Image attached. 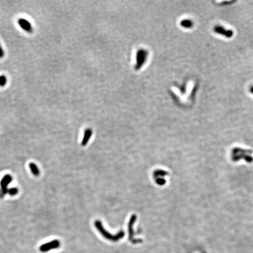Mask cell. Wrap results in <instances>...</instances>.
I'll list each match as a JSON object with an SVG mask.
<instances>
[{"mask_svg":"<svg viewBox=\"0 0 253 253\" xmlns=\"http://www.w3.org/2000/svg\"><path fill=\"white\" fill-rule=\"evenodd\" d=\"M155 181H156L158 185H164L165 183V182H166L165 179H164V178L157 179H155Z\"/></svg>","mask_w":253,"mask_h":253,"instance_id":"obj_14","label":"cell"},{"mask_svg":"<svg viewBox=\"0 0 253 253\" xmlns=\"http://www.w3.org/2000/svg\"><path fill=\"white\" fill-rule=\"evenodd\" d=\"M213 30L216 33L224 36L228 38H231L234 35V32L233 31L230 30H226L224 27L220 25H217L214 27Z\"/></svg>","mask_w":253,"mask_h":253,"instance_id":"obj_4","label":"cell"},{"mask_svg":"<svg viewBox=\"0 0 253 253\" xmlns=\"http://www.w3.org/2000/svg\"><path fill=\"white\" fill-rule=\"evenodd\" d=\"M8 189H3L1 188L0 189V198L3 199L7 193H8Z\"/></svg>","mask_w":253,"mask_h":253,"instance_id":"obj_13","label":"cell"},{"mask_svg":"<svg viewBox=\"0 0 253 253\" xmlns=\"http://www.w3.org/2000/svg\"><path fill=\"white\" fill-rule=\"evenodd\" d=\"M13 181V177L10 175H5L0 182V185H1V188L7 189L8 188V186L10 184V183Z\"/></svg>","mask_w":253,"mask_h":253,"instance_id":"obj_5","label":"cell"},{"mask_svg":"<svg viewBox=\"0 0 253 253\" xmlns=\"http://www.w3.org/2000/svg\"><path fill=\"white\" fill-rule=\"evenodd\" d=\"M91 134H92V132H91V130H90L88 129V130H86L85 131L84 134V137L83 138L82 143V145L83 146H85L87 144L89 140H90V138L91 137Z\"/></svg>","mask_w":253,"mask_h":253,"instance_id":"obj_7","label":"cell"},{"mask_svg":"<svg viewBox=\"0 0 253 253\" xmlns=\"http://www.w3.org/2000/svg\"><path fill=\"white\" fill-rule=\"evenodd\" d=\"M181 25L182 27H185V28H190L193 26V22L189 20H185L181 21Z\"/></svg>","mask_w":253,"mask_h":253,"instance_id":"obj_10","label":"cell"},{"mask_svg":"<svg viewBox=\"0 0 253 253\" xmlns=\"http://www.w3.org/2000/svg\"><path fill=\"white\" fill-rule=\"evenodd\" d=\"M4 56V52L1 46V44H0V59L3 58Z\"/></svg>","mask_w":253,"mask_h":253,"instance_id":"obj_15","label":"cell"},{"mask_svg":"<svg viewBox=\"0 0 253 253\" xmlns=\"http://www.w3.org/2000/svg\"><path fill=\"white\" fill-rule=\"evenodd\" d=\"M249 91L253 94V86H252L250 87V88H249Z\"/></svg>","mask_w":253,"mask_h":253,"instance_id":"obj_16","label":"cell"},{"mask_svg":"<svg viewBox=\"0 0 253 253\" xmlns=\"http://www.w3.org/2000/svg\"><path fill=\"white\" fill-rule=\"evenodd\" d=\"M18 192V189L17 188L13 187L8 189V193L11 196H14L16 195Z\"/></svg>","mask_w":253,"mask_h":253,"instance_id":"obj_12","label":"cell"},{"mask_svg":"<svg viewBox=\"0 0 253 253\" xmlns=\"http://www.w3.org/2000/svg\"><path fill=\"white\" fill-rule=\"evenodd\" d=\"M17 23L21 28V29L25 31V32L30 34L33 32L34 31L33 27L32 26L31 23L28 20L23 18H20L18 20Z\"/></svg>","mask_w":253,"mask_h":253,"instance_id":"obj_3","label":"cell"},{"mask_svg":"<svg viewBox=\"0 0 253 253\" xmlns=\"http://www.w3.org/2000/svg\"><path fill=\"white\" fill-rule=\"evenodd\" d=\"M29 166L32 174L35 176H38L40 174V171L39 170L38 167L37 166V165L35 163L31 162L30 163Z\"/></svg>","mask_w":253,"mask_h":253,"instance_id":"obj_8","label":"cell"},{"mask_svg":"<svg viewBox=\"0 0 253 253\" xmlns=\"http://www.w3.org/2000/svg\"><path fill=\"white\" fill-rule=\"evenodd\" d=\"M7 82V77L3 74L0 76V87H4L6 86Z\"/></svg>","mask_w":253,"mask_h":253,"instance_id":"obj_11","label":"cell"},{"mask_svg":"<svg viewBox=\"0 0 253 253\" xmlns=\"http://www.w3.org/2000/svg\"><path fill=\"white\" fill-rule=\"evenodd\" d=\"M137 219V216L135 214L133 215L130 220L129 223V238L130 240H133V236H134V232L133 230V224L135 223L136 220Z\"/></svg>","mask_w":253,"mask_h":253,"instance_id":"obj_6","label":"cell"},{"mask_svg":"<svg viewBox=\"0 0 253 253\" xmlns=\"http://www.w3.org/2000/svg\"><path fill=\"white\" fill-rule=\"evenodd\" d=\"M60 243L59 241L58 240H55L49 241L48 242L45 243L44 244L41 245V247H39V250L41 252H48L51 249L58 248L60 247Z\"/></svg>","mask_w":253,"mask_h":253,"instance_id":"obj_2","label":"cell"},{"mask_svg":"<svg viewBox=\"0 0 253 253\" xmlns=\"http://www.w3.org/2000/svg\"><path fill=\"white\" fill-rule=\"evenodd\" d=\"M167 175L168 173L162 170H157L154 172V177L155 178V179L159 178H163L165 176Z\"/></svg>","mask_w":253,"mask_h":253,"instance_id":"obj_9","label":"cell"},{"mask_svg":"<svg viewBox=\"0 0 253 253\" xmlns=\"http://www.w3.org/2000/svg\"><path fill=\"white\" fill-rule=\"evenodd\" d=\"M95 226L104 238H105L107 240L112 241H117L119 240L121 238H123L125 234L123 231H120L118 234H116L115 235L111 234L104 228L101 223L98 220L95 222Z\"/></svg>","mask_w":253,"mask_h":253,"instance_id":"obj_1","label":"cell"}]
</instances>
